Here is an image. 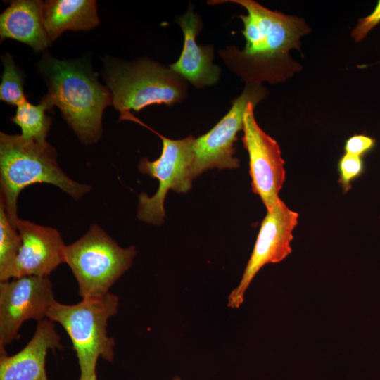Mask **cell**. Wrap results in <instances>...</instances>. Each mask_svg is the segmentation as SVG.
<instances>
[{
  "label": "cell",
  "mask_w": 380,
  "mask_h": 380,
  "mask_svg": "<svg viewBox=\"0 0 380 380\" xmlns=\"http://www.w3.org/2000/svg\"><path fill=\"white\" fill-rule=\"evenodd\" d=\"M233 2L246 8L239 17L246 46L242 51L227 47L220 55L227 65L247 84L284 81L291 72L289 51L300 48V39L310 32L304 20L273 11L253 0L211 1L208 4Z\"/></svg>",
  "instance_id": "obj_1"
},
{
  "label": "cell",
  "mask_w": 380,
  "mask_h": 380,
  "mask_svg": "<svg viewBox=\"0 0 380 380\" xmlns=\"http://www.w3.org/2000/svg\"><path fill=\"white\" fill-rule=\"evenodd\" d=\"M38 70L48 89L44 96L84 144L97 142L102 134L104 109L113 105L112 94L90 66L81 60H60L46 52Z\"/></svg>",
  "instance_id": "obj_2"
},
{
  "label": "cell",
  "mask_w": 380,
  "mask_h": 380,
  "mask_svg": "<svg viewBox=\"0 0 380 380\" xmlns=\"http://www.w3.org/2000/svg\"><path fill=\"white\" fill-rule=\"evenodd\" d=\"M49 184L79 200L91 186L70 178L57 163L55 148L48 143L26 140L20 134L0 133V187L1 201L17 228L18 198L27 186Z\"/></svg>",
  "instance_id": "obj_3"
},
{
  "label": "cell",
  "mask_w": 380,
  "mask_h": 380,
  "mask_svg": "<svg viewBox=\"0 0 380 380\" xmlns=\"http://www.w3.org/2000/svg\"><path fill=\"white\" fill-rule=\"evenodd\" d=\"M103 63V80L120 116L148 106H172L186 96V80L151 59L129 63L106 58Z\"/></svg>",
  "instance_id": "obj_4"
},
{
  "label": "cell",
  "mask_w": 380,
  "mask_h": 380,
  "mask_svg": "<svg viewBox=\"0 0 380 380\" xmlns=\"http://www.w3.org/2000/svg\"><path fill=\"white\" fill-rule=\"evenodd\" d=\"M118 297L108 292L76 304L54 302L46 318L60 324L68 334L80 369L79 380H89L96 374L98 360L114 359L115 341L107 335L110 318L116 315Z\"/></svg>",
  "instance_id": "obj_5"
},
{
  "label": "cell",
  "mask_w": 380,
  "mask_h": 380,
  "mask_svg": "<svg viewBox=\"0 0 380 380\" xmlns=\"http://www.w3.org/2000/svg\"><path fill=\"white\" fill-rule=\"evenodd\" d=\"M135 255L134 246H120L96 224L64 249L65 263L77 280L82 299L110 292V287L131 267Z\"/></svg>",
  "instance_id": "obj_6"
},
{
  "label": "cell",
  "mask_w": 380,
  "mask_h": 380,
  "mask_svg": "<svg viewBox=\"0 0 380 380\" xmlns=\"http://www.w3.org/2000/svg\"><path fill=\"white\" fill-rule=\"evenodd\" d=\"M149 129L160 137L162 153L155 160L143 157L138 169L141 173L157 179L159 186L152 196L145 193L139 196L137 217L146 223L159 225L164 221V201L168 191L185 193L191 187L196 139L189 136L173 140Z\"/></svg>",
  "instance_id": "obj_7"
},
{
  "label": "cell",
  "mask_w": 380,
  "mask_h": 380,
  "mask_svg": "<svg viewBox=\"0 0 380 380\" xmlns=\"http://www.w3.org/2000/svg\"><path fill=\"white\" fill-rule=\"evenodd\" d=\"M56 301L49 277L25 276L0 281V353L19 338L25 321L46 318Z\"/></svg>",
  "instance_id": "obj_8"
},
{
  "label": "cell",
  "mask_w": 380,
  "mask_h": 380,
  "mask_svg": "<svg viewBox=\"0 0 380 380\" xmlns=\"http://www.w3.org/2000/svg\"><path fill=\"white\" fill-rule=\"evenodd\" d=\"M264 94L260 84H247L242 94L233 101L229 112L210 131L195 139L194 178L209 169H234L239 166V160L234 156L237 133L243 128L248 104L258 103Z\"/></svg>",
  "instance_id": "obj_9"
},
{
  "label": "cell",
  "mask_w": 380,
  "mask_h": 380,
  "mask_svg": "<svg viewBox=\"0 0 380 380\" xmlns=\"http://www.w3.org/2000/svg\"><path fill=\"white\" fill-rule=\"evenodd\" d=\"M298 213L291 210L280 198L267 211L261 222L256 241L239 284L228 297V307L239 308L244 294L258 271L269 263H278L291 252L293 232L298 224Z\"/></svg>",
  "instance_id": "obj_10"
},
{
  "label": "cell",
  "mask_w": 380,
  "mask_h": 380,
  "mask_svg": "<svg viewBox=\"0 0 380 380\" xmlns=\"http://www.w3.org/2000/svg\"><path fill=\"white\" fill-rule=\"evenodd\" d=\"M256 104L251 102L246 107L242 141L249 156L252 191L270 211L279 199V193L285 180L284 160L277 141L258 125L253 112Z\"/></svg>",
  "instance_id": "obj_11"
},
{
  "label": "cell",
  "mask_w": 380,
  "mask_h": 380,
  "mask_svg": "<svg viewBox=\"0 0 380 380\" xmlns=\"http://www.w3.org/2000/svg\"><path fill=\"white\" fill-rule=\"evenodd\" d=\"M17 229L22 243L12 279L25 276L49 277L65 262V245L56 229L20 219Z\"/></svg>",
  "instance_id": "obj_12"
},
{
  "label": "cell",
  "mask_w": 380,
  "mask_h": 380,
  "mask_svg": "<svg viewBox=\"0 0 380 380\" xmlns=\"http://www.w3.org/2000/svg\"><path fill=\"white\" fill-rule=\"evenodd\" d=\"M57 348L63 347L53 322L47 318L37 322L32 338L19 352L0 353V380H48L46 356Z\"/></svg>",
  "instance_id": "obj_13"
},
{
  "label": "cell",
  "mask_w": 380,
  "mask_h": 380,
  "mask_svg": "<svg viewBox=\"0 0 380 380\" xmlns=\"http://www.w3.org/2000/svg\"><path fill=\"white\" fill-rule=\"evenodd\" d=\"M177 23L184 34V45L179 59L169 68L197 88L215 84L220 75V68L213 63L212 46H199L196 37L202 27L201 20L189 8L178 17Z\"/></svg>",
  "instance_id": "obj_14"
},
{
  "label": "cell",
  "mask_w": 380,
  "mask_h": 380,
  "mask_svg": "<svg viewBox=\"0 0 380 380\" xmlns=\"http://www.w3.org/2000/svg\"><path fill=\"white\" fill-rule=\"evenodd\" d=\"M1 39H13L44 51L51 42L43 22V1H13L0 15Z\"/></svg>",
  "instance_id": "obj_15"
},
{
  "label": "cell",
  "mask_w": 380,
  "mask_h": 380,
  "mask_svg": "<svg viewBox=\"0 0 380 380\" xmlns=\"http://www.w3.org/2000/svg\"><path fill=\"white\" fill-rule=\"evenodd\" d=\"M43 22L51 43L67 30H91L99 24L96 1H46L43 2Z\"/></svg>",
  "instance_id": "obj_16"
},
{
  "label": "cell",
  "mask_w": 380,
  "mask_h": 380,
  "mask_svg": "<svg viewBox=\"0 0 380 380\" xmlns=\"http://www.w3.org/2000/svg\"><path fill=\"white\" fill-rule=\"evenodd\" d=\"M52 108L53 106L44 96L37 105L25 99L17 106L15 115L10 119L20 127L23 138L44 142L52 122L46 111H50Z\"/></svg>",
  "instance_id": "obj_17"
},
{
  "label": "cell",
  "mask_w": 380,
  "mask_h": 380,
  "mask_svg": "<svg viewBox=\"0 0 380 380\" xmlns=\"http://www.w3.org/2000/svg\"><path fill=\"white\" fill-rule=\"evenodd\" d=\"M20 234L0 201V281L12 279V272L21 246Z\"/></svg>",
  "instance_id": "obj_18"
},
{
  "label": "cell",
  "mask_w": 380,
  "mask_h": 380,
  "mask_svg": "<svg viewBox=\"0 0 380 380\" xmlns=\"http://www.w3.org/2000/svg\"><path fill=\"white\" fill-rule=\"evenodd\" d=\"M1 58L4 70L0 84V99L17 106L27 99L23 90L25 75L9 53Z\"/></svg>",
  "instance_id": "obj_19"
},
{
  "label": "cell",
  "mask_w": 380,
  "mask_h": 380,
  "mask_svg": "<svg viewBox=\"0 0 380 380\" xmlns=\"http://www.w3.org/2000/svg\"><path fill=\"white\" fill-rule=\"evenodd\" d=\"M338 182L346 193L351 188V182L360 177L365 171L362 157L345 153L338 162Z\"/></svg>",
  "instance_id": "obj_20"
},
{
  "label": "cell",
  "mask_w": 380,
  "mask_h": 380,
  "mask_svg": "<svg viewBox=\"0 0 380 380\" xmlns=\"http://www.w3.org/2000/svg\"><path fill=\"white\" fill-rule=\"evenodd\" d=\"M376 139L366 134H354L346 139L344 144L346 153L362 157L373 150Z\"/></svg>",
  "instance_id": "obj_21"
},
{
  "label": "cell",
  "mask_w": 380,
  "mask_h": 380,
  "mask_svg": "<svg viewBox=\"0 0 380 380\" xmlns=\"http://www.w3.org/2000/svg\"><path fill=\"white\" fill-rule=\"evenodd\" d=\"M380 23V0L374 11L365 18H360L353 30L351 36L355 42L362 41L367 34Z\"/></svg>",
  "instance_id": "obj_22"
},
{
  "label": "cell",
  "mask_w": 380,
  "mask_h": 380,
  "mask_svg": "<svg viewBox=\"0 0 380 380\" xmlns=\"http://www.w3.org/2000/svg\"><path fill=\"white\" fill-rule=\"evenodd\" d=\"M172 380H182L179 376H175Z\"/></svg>",
  "instance_id": "obj_23"
},
{
  "label": "cell",
  "mask_w": 380,
  "mask_h": 380,
  "mask_svg": "<svg viewBox=\"0 0 380 380\" xmlns=\"http://www.w3.org/2000/svg\"><path fill=\"white\" fill-rule=\"evenodd\" d=\"M89 380H97L96 375L94 376L92 378H91Z\"/></svg>",
  "instance_id": "obj_24"
}]
</instances>
